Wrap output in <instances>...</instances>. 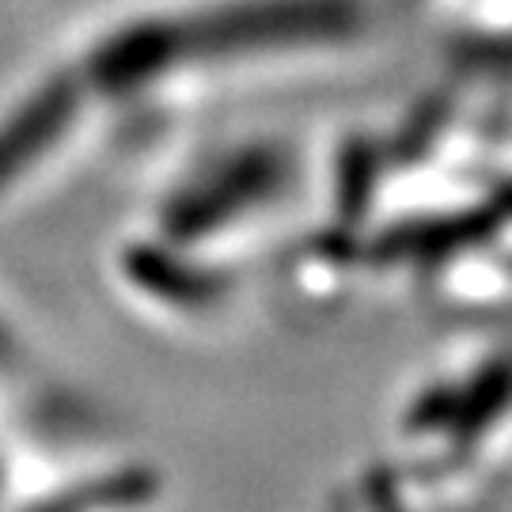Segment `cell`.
<instances>
[{
    "label": "cell",
    "mask_w": 512,
    "mask_h": 512,
    "mask_svg": "<svg viewBox=\"0 0 512 512\" xmlns=\"http://www.w3.org/2000/svg\"><path fill=\"white\" fill-rule=\"evenodd\" d=\"M365 0H190L107 27L69 73L95 103L141 107L365 35Z\"/></svg>",
    "instance_id": "cell-1"
},
{
    "label": "cell",
    "mask_w": 512,
    "mask_h": 512,
    "mask_svg": "<svg viewBox=\"0 0 512 512\" xmlns=\"http://www.w3.org/2000/svg\"><path fill=\"white\" fill-rule=\"evenodd\" d=\"M293 160L277 145H247L205 164L183 190L171 194L160 213V232L171 247H205L247 232V224L270 217L289 194Z\"/></svg>",
    "instance_id": "cell-2"
}]
</instances>
